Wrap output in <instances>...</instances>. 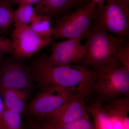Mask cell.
Instances as JSON below:
<instances>
[{
    "label": "cell",
    "instance_id": "cell-23",
    "mask_svg": "<svg viewBox=\"0 0 129 129\" xmlns=\"http://www.w3.org/2000/svg\"><path fill=\"white\" fill-rule=\"evenodd\" d=\"M42 0H11L12 2L19 5L36 4L39 3Z\"/></svg>",
    "mask_w": 129,
    "mask_h": 129
},
{
    "label": "cell",
    "instance_id": "cell-17",
    "mask_svg": "<svg viewBox=\"0 0 129 129\" xmlns=\"http://www.w3.org/2000/svg\"><path fill=\"white\" fill-rule=\"evenodd\" d=\"M38 14L32 5H19L13 14V22L15 25H28Z\"/></svg>",
    "mask_w": 129,
    "mask_h": 129
},
{
    "label": "cell",
    "instance_id": "cell-1",
    "mask_svg": "<svg viewBox=\"0 0 129 129\" xmlns=\"http://www.w3.org/2000/svg\"><path fill=\"white\" fill-rule=\"evenodd\" d=\"M34 81L42 90L52 86L66 88L85 99L92 93L96 71L83 64L53 65L47 56L34 61L30 68Z\"/></svg>",
    "mask_w": 129,
    "mask_h": 129
},
{
    "label": "cell",
    "instance_id": "cell-4",
    "mask_svg": "<svg viewBox=\"0 0 129 129\" xmlns=\"http://www.w3.org/2000/svg\"><path fill=\"white\" fill-rule=\"evenodd\" d=\"M96 4L91 1L56 20L52 36L59 39L86 38L96 17Z\"/></svg>",
    "mask_w": 129,
    "mask_h": 129
},
{
    "label": "cell",
    "instance_id": "cell-27",
    "mask_svg": "<svg viewBox=\"0 0 129 129\" xmlns=\"http://www.w3.org/2000/svg\"></svg>",
    "mask_w": 129,
    "mask_h": 129
},
{
    "label": "cell",
    "instance_id": "cell-6",
    "mask_svg": "<svg viewBox=\"0 0 129 129\" xmlns=\"http://www.w3.org/2000/svg\"><path fill=\"white\" fill-rule=\"evenodd\" d=\"M75 93L60 86H50L42 90L30 102L27 111L32 116L44 118L60 108Z\"/></svg>",
    "mask_w": 129,
    "mask_h": 129
},
{
    "label": "cell",
    "instance_id": "cell-26",
    "mask_svg": "<svg viewBox=\"0 0 129 129\" xmlns=\"http://www.w3.org/2000/svg\"><path fill=\"white\" fill-rule=\"evenodd\" d=\"M42 129L41 127H40L39 125H34L32 126V129Z\"/></svg>",
    "mask_w": 129,
    "mask_h": 129
},
{
    "label": "cell",
    "instance_id": "cell-10",
    "mask_svg": "<svg viewBox=\"0 0 129 129\" xmlns=\"http://www.w3.org/2000/svg\"><path fill=\"white\" fill-rule=\"evenodd\" d=\"M84 99L76 92L60 108L44 118L46 121L61 125L90 118Z\"/></svg>",
    "mask_w": 129,
    "mask_h": 129
},
{
    "label": "cell",
    "instance_id": "cell-2",
    "mask_svg": "<svg viewBox=\"0 0 129 129\" xmlns=\"http://www.w3.org/2000/svg\"><path fill=\"white\" fill-rule=\"evenodd\" d=\"M92 90L96 100L103 104L129 96V72L117 58L96 70Z\"/></svg>",
    "mask_w": 129,
    "mask_h": 129
},
{
    "label": "cell",
    "instance_id": "cell-22",
    "mask_svg": "<svg viewBox=\"0 0 129 129\" xmlns=\"http://www.w3.org/2000/svg\"><path fill=\"white\" fill-rule=\"evenodd\" d=\"M39 125L42 129H67L59 125L47 121Z\"/></svg>",
    "mask_w": 129,
    "mask_h": 129
},
{
    "label": "cell",
    "instance_id": "cell-20",
    "mask_svg": "<svg viewBox=\"0 0 129 129\" xmlns=\"http://www.w3.org/2000/svg\"><path fill=\"white\" fill-rule=\"evenodd\" d=\"M59 125L67 129H95L90 118L82 119L71 123Z\"/></svg>",
    "mask_w": 129,
    "mask_h": 129
},
{
    "label": "cell",
    "instance_id": "cell-5",
    "mask_svg": "<svg viewBox=\"0 0 129 129\" xmlns=\"http://www.w3.org/2000/svg\"><path fill=\"white\" fill-rule=\"evenodd\" d=\"M97 8L94 24L125 41L129 33V0H107Z\"/></svg>",
    "mask_w": 129,
    "mask_h": 129
},
{
    "label": "cell",
    "instance_id": "cell-3",
    "mask_svg": "<svg viewBox=\"0 0 129 129\" xmlns=\"http://www.w3.org/2000/svg\"><path fill=\"white\" fill-rule=\"evenodd\" d=\"M92 24L86 38V50L82 64L96 71L117 58L118 47L125 41L95 24Z\"/></svg>",
    "mask_w": 129,
    "mask_h": 129
},
{
    "label": "cell",
    "instance_id": "cell-25",
    "mask_svg": "<svg viewBox=\"0 0 129 129\" xmlns=\"http://www.w3.org/2000/svg\"><path fill=\"white\" fill-rule=\"evenodd\" d=\"M107 0H91V1L95 3L97 5V8H100L105 5V3Z\"/></svg>",
    "mask_w": 129,
    "mask_h": 129
},
{
    "label": "cell",
    "instance_id": "cell-19",
    "mask_svg": "<svg viewBox=\"0 0 129 129\" xmlns=\"http://www.w3.org/2000/svg\"><path fill=\"white\" fill-rule=\"evenodd\" d=\"M117 58L126 70L129 72V44L120 43L118 47Z\"/></svg>",
    "mask_w": 129,
    "mask_h": 129
},
{
    "label": "cell",
    "instance_id": "cell-12",
    "mask_svg": "<svg viewBox=\"0 0 129 129\" xmlns=\"http://www.w3.org/2000/svg\"><path fill=\"white\" fill-rule=\"evenodd\" d=\"M112 122V129H129V96L113 100L105 105Z\"/></svg>",
    "mask_w": 129,
    "mask_h": 129
},
{
    "label": "cell",
    "instance_id": "cell-11",
    "mask_svg": "<svg viewBox=\"0 0 129 129\" xmlns=\"http://www.w3.org/2000/svg\"><path fill=\"white\" fill-rule=\"evenodd\" d=\"M88 3V0H42L36 4L35 9L38 15L58 18Z\"/></svg>",
    "mask_w": 129,
    "mask_h": 129
},
{
    "label": "cell",
    "instance_id": "cell-15",
    "mask_svg": "<svg viewBox=\"0 0 129 129\" xmlns=\"http://www.w3.org/2000/svg\"><path fill=\"white\" fill-rule=\"evenodd\" d=\"M30 27L37 34L46 38L52 36L51 18L48 16L37 15L30 23Z\"/></svg>",
    "mask_w": 129,
    "mask_h": 129
},
{
    "label": "cell",
    "instance_id": "cell-9",
    "mask_svg": "<svg viewBox=\"0 0 129 129\" xmlns=\"http://www.w3.org/2000/svg\"><path fill=\"white\" fill-rule=\"evenodd\" d=\"M83 39H69L52 44L50 55L47 56L49 62L58 66L82 64L86 50V45L81 44Z\"/></svg>",
    "mask_w": 129,
    "mask_h": 129
},
{
    "label": "cell",
    "instance_id": "cell-24",
    "mask_svg": "<svg viewBox=\"0 0 129 129\" xmlns=\"http://www.w3.org/2000/svg\"><path fill=\"white\" fill-rule=\"evenodd\" d=\"M5 110V106L2 96L0 92V129L2 128V118L3 113Z\"/></svg>",
    "mask_w": 129,
    "mask_h": 129
},
{
    "label": "cell",
    "instance_id": "cell-18",
    "mask_svg": "<svg viewBox=\"0 0 129 129\" xmlns=\"http://www.w3.org/2000/svg\"><path fill=\"white\" fill-rule=\"evenodd\" d=\"M2 129H23L21 114L5 108Z\"/></svg>",
    "mask_w": 129,
    "mask_h": 129
},
{
    "label": "cell",
    "instance_id": "cell-21",
    "mask_svg": "<svg viewBox=\"0 0 129 129\" xmlns=\"http://www.w3.org/2000/svg\"><path fill=\"white\" fill-rule=\"evenodd\" d=\"M2 52L13 55L12 45V40L0 37V65L1 63V54Z\"/></svg>",
    "mask_w": 129,
    "mask_h": 129
},
{
    "label": "cell",
    "instance_id": "cell-7",
    "mask_svg": "<svg viewBox=\"0 0 129 129\" xmlns=\"http://www.w3.org/2000/svg\"><path fill=\"white\" fill-rule=\"evenodd\" d=\"M12 34L13 55L18 59L30 58L51 43L52 38L37 34L28 25H15Z\"/></svg>",
    "mask_w": 129,
    "mask_h": 129
},
{
    "label": "cell",
    "instance_id": "cell-16",
    "mask_svg": "<svg viewBox=\"0 0 129 129\" xmlns=\"http://www.w3.org/2000/svg\"><path fill=\"white\" fill-rule=\"evenodd\" d=\"M11 0H0V35L6 32L13 22Z\"/></svg>",
    "mask_w": 129,
    "mask_h": 129
},
{
    "label": "cell",
    "instance_id": "cell-14",
    "mask_svg": "<svg viewBox=\"0 0 129 129\" xmlns=\"http://www.w3.org/2000/svg\"><path fill=\"white\" fill-rule=\"evenodd\" d=\"M88 113L91 115L95 129H112L109 114L101 102L96 100L87 106Z\"/></svg>",
    "mask_w": 129,
    "mask_h": 129
},
{
    "label": "cell",
    "instance_id": "cell-8",
    "mask_svg": "<svg viewBox=\"0 0 129 129\" xmlns=\"http://www.w3.org/2000/svg\"><path fill=\"white\" fill-rule=\"evenodd\" d=\"M34 82L30 69L21 63L11 60L0 69V89L30 91L34 87Z\"/></svg>",
    "mask_w": 129,
    "mask_h": 129
},
{
    "label": "cell",
    "instance_id": "cell-13",
    "mask_svg": "<svg viewBox=\"0 0 129 129\" xmlns=\"http://www.w3.org/2000/svg\"><path fill=\"white\" fill-rule=\"evenodd\" d=\"M29 92L26 90L0 89L5 108L21 115L27 110Z\"/></svg>",
    "mask_w": 129,
    "mask_h": 129
}]
</instances>
